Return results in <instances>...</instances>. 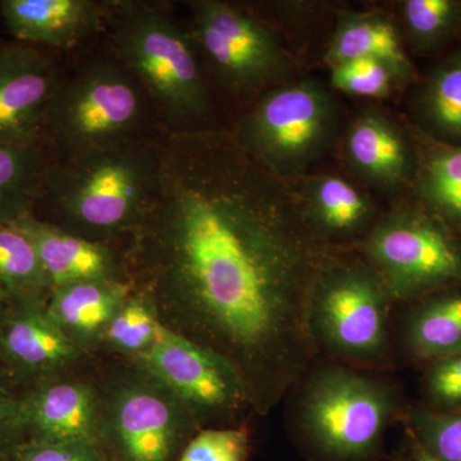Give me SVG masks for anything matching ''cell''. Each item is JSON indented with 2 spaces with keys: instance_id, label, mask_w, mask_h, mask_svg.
<instances>
[{
  "instance_id": "cell-2",
  "label": "cell",
  "mask_w": 461,
  "mask_h": 461,
  "mask_svg": "<svg viewBox=\"0 0 461 461\" xmlns=\"http://www.w3.org/2000/svg\"><path fill=\"white\" fill-rule=\"evenodd\" d=\"M293 424L315 461H377L399 417L395 386L381 373L318 363L291 388Z\"/></svg>"
},
{
  "instance_id": "cell-34",
  "label": "cell",
  "mask_w": 461,
  "mask_h": 461,
  "mask_svg": "<svg viewBox=\"0 0 461 461\" xmlns=\"http://www.w3.org/2000/svg\"><path fill=\"white\" fill-rule=\"evenodd\" d=\"M14 303L16 302H14V297L9 295L8 291L0 285V323L7 317Z\"/></svg>"
},
{
  "instance_id": "cell-25",
  "label": "cell",
  "mask_w": 461,
  "mask_h": 461,
  "mask_svg": "<svg viewBox=\"0 0 461 461\" xmlns=\"http://www.w3.org/2000/svg\"><path fill=\"white\" fill-rule=\"evenodd\" d=\"M0 285L14 302L47 303L50 282L32 242L9 226H0Z\"/></svg>"
},
{
  "instance_id": "cell-12",
  "label": "cell",
  "mask_w": 461,
  "mask_h": 461,
  "mask_svg": "<svg viewBox=\"0 0 461 461\" xmlns=\"http://www.w3.org/2000/svg\"><path fill=\"white\" fill-rule=\"evenodd\" d=\"M89 357L58 326L47 303L16 302L0 323V369L23 390L75 372Z\"/></svg>"
},
{
  "instance_id": "cell-33",
  "label": "cell",
  "mask_w": 461,
  "mask_h": 461,
  "mask_svg": "<svg viewBox=\"0 0 461 461\" xmlns=\"http://www.w3.org/2000/svg\"><path fill=\"white\" fill-rule=\"evenodd\" d=\"M23 441H25V432L20 393L0 382V461Z\"/></svg>"
},
{
  "instance_id": "cell-26",
  "label": "cell",
  "mask_w": 461,
  "mask_h": 461,
  "mask_svg": "<svg viewBox=\"0 0 461 461\" xmlns=\"http://www.w3.org/2000/svg\"><path fill=\"white\" fill-rule=\"evenodd\" d=\"M159 317L147 296L133 290L108 324L99 350L131 360L148 350L159 332Z\"/></svg>"
},
{
  "instance_id": "cell-19",
  "label": "cell",
  "mask_w": 461,
  "mask_h": 461,
  "mask_svg": "<svg viewBox=\"0 0 461 461\" xmlns=\"http://www.w3.org/2000/svg\"><path fill=\"white\" fill-rule=\"evenodd\" d=\"M362 58L386 63L403 85L411 84L414 78V65L406 51L399 23L393 17L377 11L339 12L324 62L330 67Z\"/></svg>"
},
{
  "instance_id": "cell-13",
  "label": "cell",
  "mask_w": 461,
  "mask_h": 461,
  "mask_svg": "<svg viewBox=\"0 0 461 461\" xmlns=\"http://www.w3.org/2000/svg\"><path fill=\"white\" fill-rule=\"evenodd\" d=\"M56 63L32 45L0 50V147H35L59 87Z\"/></svg>"
},
{
  "instance_id": "cell-9",
  "label": "cell",
  "mask_w": 461,
  "mask_h": 461,
  "mask_svg": "<svg viewBox=\"0 0 461 461\" xmlns=\"http://www.w3.org/2000/svg\"><path fill=\"white\" fill-rule=\"evenodd\" d=\"M140 84L118 60H99L62 83L45 115L63 158L135 140L144 113Z\"/></svg>"
},
{
  "instance_id": "cell-29",
  "label": "cell",
  "mask_w": 461,
  "mask_h": 461,
  "mask_svg": "<svg viewBox=\"0 0 461 461\" xmlns=\"http://www.w3.org/2000/svg\"><path fill=\"white\" fill-rule=\"evenodd\" d=\"M251 435L247 426L200 429L177 461H248Z\"/></svg>"
},
{
  "instance_id": "cell-4",
  "label": "cell",
  "mask_w": 461,
  "mask_h": 461,
  "mask_svg": "<svg viewBox=\"0 0 461 461\" xmlns=\"http://www.w3.org/2000/svg\"><path fill=\"white\" fill-rule=\"evenodd\" d=\"M393 302L372 267L353 248L336 249L315 278L311 332L318 355L381 372L393 357Z\"/></svg>"
},
{
  "instance_id": "cell-21",
  "label": "cell",
  "mask_w": 461,
  "mask_h": 461,
  "mask_svg": "<svg viewBox=\"0 0 461 461\" xmlns=\"http://www.w3.org/2000/svg\"><path fill=\"white\" fill-rule=\"evenodd\" d=\"M411 138L417 150L414 203L460 238L461 145L444 144L420 131Z\"/></svg>"
},
{
  "instance_id": "cell-23",
  "label": "cell",
  "mask_w": 461,
  "mask_h": 461,
  "mask_svg": "<svg viewBox=\"0 0 461 461\" xmlns=\"http://www.w3.org/2000/svg\"><path fill=\"white\" fill-rule=\"evenodd\" d=\"M406 345L420 359L441 360L461 353V293L420 306L406 327Z\"/></svg>"
},
{
  "instance_id": "cell-30",
  "label": "cell",
  "mask_w": 461,
  "mask_h": 461,
  "mask_svg": "<svg viewBox=\"0 0 461 461\" xmlns=\"http://www.w3.org/2000/svg\"><path fill=\"white\" fill-rule=\"evenodd\" d=\"M412 427L420 444L442 461H461V411L453 414L418 411Z\"/></svg>"
},
{
  "instance_id": "cell-17",
  "label": "cell",
  "mask_w": 461,
  "mask_h": 461,
  "mask_svg": "<svg viewBox=\"0 0 461 461\" xmlns=\"http://www.w3.org/2000/svg\"><path fill=\"white\" fill-rule=\"evenodd\" d=\"M9 226L32 242L51 290L77 282L127 281L122 260L105 242L75 235L32 213L23 215Z\"/></svg>"
},
{
  "instance_id": "cell-14",
  "label": "cell",
  "mask_w": 461,
  "mask_h": 461,
  "mask_svg": "<svg viewBox=\"0 0 461 461\" xmlns=\"http://www.w3.org/2000/svg\"><path fill=\"white\" fill-rule=\"evenodd\" d=\"M342 158L364 184L388 196L411 190L417 172L411 133L384 109L360 111L346 126Z\"/></svg>"
},
{
  "instance_id": "cell-7",
  "label": "cell",
  "mask_w": 461,
  "mask_h": 461,
  "mask_svg": "<svg viewBox=\"0 0 461 461\" xmlns=\"http://www.w3.org/2000/svg\"><path fill=\"white\" fill-rule=\"evenodd\" d=\"M98 384V447L107 461H177L203 429L168 387L132 363L122 360Z\"/></svg>"
},
{
  "instance_id": "cell-3",
  "label": "cell",
  "mask_w": 461,
  "mask_h": 461,
  "mask_svg": "<svg viewBox=\"0 0 461 461\" xmlns=\"http://www.w3.org/2000/svg\"><path fill=\"white\" fill-rule=\"evenodd\" d=\"M158 144L136 140L65 157L48 166L41 193L75 235L105 242L130 236L156 190Z\"/></svg>"
},
{
  "instance_id": "cell-35",
  "label": "cell",
  "mask_w": 461,
  "mask_h": 461,
  "mask_svg": "<svg viewBox=\"0 0 461 461\" xmlns=\"http://www.w3.org/2000/svg\"><path fill=\"white\" fill-rule=\"evenodd\" d=\"M414 459L415 461H442L429 454L420 442L414 444Z\"/></svg>"
},
{
  "instance_id": "cell-1",
  "label": "cell",
  "mask_w": 461,
  "mask_h": 461,
  "mask_svg": "<svg viewBox=\"0 0 461 461\" xmlns=\"http://www.w3.org/2000/svg\"><path fill=\"white\" fill-rule=\"evenodd\" d=\"M123 264L160 323L222 357L268 415L317 360L315 278L336 249L303 217L293 184L233 133L173 130Z\"/></svg>"
},
{
  "instance_id": "cell-5",
  "label": "cell",
  "mask_w": 461,
  "mask_h": 461,
  "mask_svg": "<svg viewBox=\"0 0 461 461\" xmlns=\"http://www.w3.org/2000/svg\"><path fill=\"white\" fill-rule=\"evenodd\" d=\"M108 25L117 60L172 121L206 113L208 86L190 32L163 9L141 2H112Z\"/></svg>"
},
{
  "instance_id": "cell-20",
  "label": "cell",
  "mask_w": 461,
  "mask_h": 461,
  "mask_svg": "<svg viewBox=\"0 0 461 461\" xmlns=\"http://www.w3.org/2000/svg\"><path fill=\"white\" fill-rule=\"evenodd\" d=\"M129 281H86L51 290L48 312L85 354L98 353L112 318L131 294Z\"/></svg>"
},
{
  "instance_id": "cell-32",
  "label": "cell",
  "mask_w": 461,
  "mask_h": 461,
  "mask_svg": "<svg viewBox=\"0 0 461 461\" xmlns=\"http://www.w3.org/2000/svg\"><path fill=\"white\" fill-rule=\"evenodd\" d=\"M427 390L441 405L461 406V353L437 360L429 373Z\"/></svg>"
},
{
  "instance_id": "cell-27",
  "label": "cell",
  "mask_w": 461,
  "mask_h": 461,
  "mask_svg": "<svg viewBox=\"0 0 461 461\" xmlns=\"http://www.w3.org/2000/svg\"><path fill=\"white\" fill-rule=\"evenodd\" d=\"M403 41L426 53L444 45L461 25L457 0H403L399 3Z\"/></svg>"
},
{
  "instance_id": "cell-16",
  "label": "cell",
  "mask_w": 461,
  "mask_h": 461,
  "mask_svg": "<svg viewBox=\"0 0 461 461\" xmlns=\"http://www.w3.org/2000/svg\"><path fill=\"white\" fill-rule=\"evenodd\" d=\"M291 184L305 222L332 248H354L384 214L366 191L336 173L305 175Z\"/></svg>"
},
{
  "instance_id": "cell-24",
  "label": "cell",
  "mask_w": 461,
  "mask_h": 461,
  "mask_svg": "<svg viewBox=\"0 0 461 461\" xmlns=\"http://www.w3.org/2000/svg\"><path fill=\"white\" fill-rule=\"evenodd\" d=\"M41 147H0V226L32 213L45 168Z\"/></svg>"
},
{
  "instance_id": "cell-6",
  "label": "cell",
  "mask_w": 461,
  "mask_h": 461,
  "mask_svg": "<svg viewBox=\"0 0 461 461\" xmlns=\"http://www.w3.org/2000/svg\"><path fill=\"white\" fill-rule=\"evenodd\" d=\"M342 112L321 81L295 78L264 91L236 138L272 175L294 182L338 144Z\"/></svg>"
},
{
  "instance_id": "cell-10",
  "label": "cell",
  "mask_w": 461,
  "mask_h": 461,
  "mask_svg": "<svg viewBox=\"0 0 461 461\" xmlns=\"http://www.w3.org/2000/svg\"><path fill=\"white\" fill-rule=\"evenodd\" d=\"M189 8L191 38L226 89L264 93L295 80L293 58L259 18L221 0H195Z\"/></svg>"
},
{
  "instance_id": "cell-11",
  "label": "cell",
  "mask_w": 461,
  "mask_h": 461,
  "mask_svg": "<svg viewBox=\"0 0 461 461\" xmlns=\"http://www.w3.org/2000/svg\"><path fill=\"white\" fill-rule=\"evenodd\" d=\"M126 362L168 387L203 429L209 424L235 423L251 409L242 382L222 357L163 324L154 344Z\"/></svg>"
},
{
  "instance_id": "cell-15",
  "label": "cell",
  "mask_w": 461,
  "mask_h": 461,
  "mask_svg": "<svg viewBox=\"0 0 461 461\" xmlns=\"http://www.w3.org/2000/svg\"><path fill=\"white\" fill-rule=\"evenodd\" d=\"M25 439L98 446L102 395L98 381L65 373L20 393Z\"/></svg>"
},
{
  "instance_id": "cell-31",
  "label": "cell",
  "mask_w": 461,
  "mask_h": 461,
  "mask_svg": "<svg viewBox=\"0 0 461 461\" xmlns=\"http://www.w3.org/2000/svg\"><path fill=\"white\" fill-rule=\"evenodd\" d=\"M2 461H107L98 446L83 441H32L14 446Z\"/></svg>"
},
{
  "instance_id": "cell-28",
  "label": "cell",
  "mask_w": 461,
  "mask_h": 461,
  "mask_svg": "<svg viewBox=\"0 0 461 461\" xmlns=\"http://www.w3.org/2000/svg\"><path fill=\"white\" fill-rule=\"evenodd\" d=\"M329 68L330 86L355 98L388 99L405 86L390 66L368 58L345 60Z\"/></svg>"
},
{
  "instance_id": "cell-22",
  "label": "cell",
  "mask_w": 461,
  "mask_h": 461,
  "mask_svg": "<svg viewBox=\"0 0 461 461\" xmlns=\"http://www.w3.org/2000/svg\"><path fill=\"white\" fill-rule=\"evenodd\" d=\"M420 131L433 140L461 145V51L427 76L414 100Z\"/></svg>"
},
{
  "instance_id": "cell-18",
  "label": "cell",
  "mask_w": 461,
  "mask_h": 461,
  "mask_svg": "<svg viewBox=\"0 0 461 461\" xmlns=\"http://www.w3.org/2000/svg\"><path fill=\"white\" fill-rule=\"evenodd\" d=\"M0 12L23 44L69 50L108 25L111 3L94 0H3Z\"/></svg>"
},
{
  "instance_id": "cell-8",
  "label": "cell",
  "mask_w": 461,
  "mask_h": 461,
  "mask_svg": "<svg viewBox=\"0 0 461 461\" xmlns=\"http://www.w3.org/2000/svg\"><path fill=\"white\" fill-rule=\"evenodd\" d=\"M372 267L393 303L461 284V240L420 205L384 212L353 248Z\"/></svg>"
}]
</instances>
